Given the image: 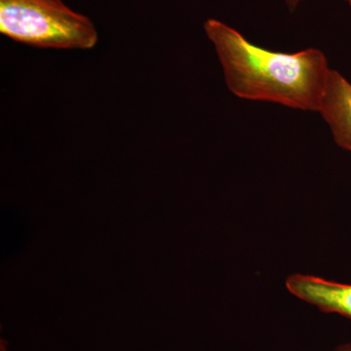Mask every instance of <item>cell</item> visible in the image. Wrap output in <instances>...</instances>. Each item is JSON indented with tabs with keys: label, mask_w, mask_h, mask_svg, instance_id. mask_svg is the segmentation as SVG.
<instances>
[{
	"label": "cell",
	"mask_w": 351,
	"mask_h": 351,
	"mask_svg": "<svg viewBox=\"0 0 351 351\" xmlns=\"http://www.w3.org/2000/svg\"><path fill=\"white\" fill-rule=\"evenodd\" d=\"M204 31L223 66L226 85L235 96L319 112L331 73L322 51L265 49L216 19L207 20Z\"/></svg>",
	"instance_id": "1"
},
{
	"label": "cell",
	"mask_w": 351,
	"mask_h": 351,
	"mask_svg": "<svg viewBox=\"0 0 351 351\" xmlns=\"http://www.w3.org/2000/svg\"><path fill=\"white\" fill-rule=\"evenodd\" d=\"M0 32L43 49H92L99 39L93 22L63 0H0Z\"/></svg>",
	"instance_id": "2"
},
{
	"label": "cell",
	"mask_w": 351,
	"mask_h": 351,
	"mask_svg": "<svg viewBox=\"0 0 351 351\" xmlns=\"http://www.w3.org/2000/svg\"><path fill=\"white\" fill-rule=\"evenodd\" d=\"M285 285L290 294L322 313L351 319V284L311 274H293L286 279Z\"/></svg>",
	"instance_id": "3"
},
{
	"label": "cell",
	"mask_w": 351,
	"mask_h": 351,
	"mask_svg": "<svg viewBox=\"0 0 351 351\" xmlns=\"http://www.w3.org/2000/svg\"><path fill=\"white\" fill-rule=\"evenodd\" d=\"M341 149L351 152V83L331 69L319 112Z\"/></svg>",
	"instance_id": "4"
},
{
	"label": "cell",
	"mask_w": 351,
	"mask_h": 351,
	"mask_svg": "<svg viewBox=\"0 0 351 351\" xmlns=\"http://www.w3.org/2000/svg\"><path fill=\"white\" fill-rule=\"evenodd\" d=\"M285 1L286 6L289 9L290 12H295L297 10L298 7L302 3V0H284Z\"/></svg>",
	"instance_id": "5"
},
{
	"label": "cell",
	"mask_w": 351,
	"mask_h": 351,
	"mask_svg": "<svg viewBox=\"0 0 351 351\" xmlns=\"http://www.w3.org/2000/svg\"><path fill=\"white\" fill-rule=\"evenodd\" d=\"M332 351H351V341L350 343H341Z\"/></svg>",
	"instance_id": "6"
},
{
	"label": "cell",
	"mask_w": 351,
	"mask_h": 351,
	"mask_svg": "<svg viewBox=\"0 0 351 351\" xmlns=\"http://www.w3.org/2000/svg\"><path fill=\"white\" fill-rule=\"evenodd\" d=\"M346 2H348V5L351 7V0H346Z\"/></svg>",
	"instance_id": "7"
}]
</instances>
